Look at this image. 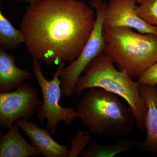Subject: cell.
<instances>
[{
	"label": "cell",
	"mask_w": 157,
	"mask_h": 157,
	"mask_svg": "<svg viewBox=\"0 0 157 157\" xmlns=\"http://www.w3.org/2000/svg\"><path fill=\"white\" fill-rule=\"evenodd\" d=\"M14 123L6 134H0V157H29L41 155L39 150L22 137Z\"/></svg>",
	"instance_id": "cell-11"
},
{
	"label": "cell",
	"mask_w": 157,
	"mask_h": 157,
	"mask_svg": "<svg viewBox=\"0 0 157 157\" xmlns=\"http://www.w3.org/2000/svg\"><path fill=\"white\" fill-rule=\"evenodd\" d=\"M137 82L140 84L155 86L157 85V61L143 72L138 77Z\"/></svg>",
	"instance_id": "cell-17"
},
{
	"label": "cell",
	"mask_w": 157,
	"mask_h": 157,
	"mask_svg": "<svg viewBox=\"0 0 157 157\" xmlns=\"http://www.w3.org/2000/svg\"><path fill=\"white\" fill-rule=\"evenodd\" d=\"M42 103L37 90L26 82L15 90L0 93V127L9 128L18 119L30 120Z\"/></svg>",
	"instance_id": "cell-7"
},
{
	"label": "cell",
	"mask_w": 157,
	"mask_h": 157,
	"mask_svg": "<svg viewBox=\"0 0 157 157\" xmlns=\"http://www.w3.org/2000/svg\"><path fill=\"white\" fill-rule=\"evenodd\" d=\"M25 41L22 31L15 29L0 11V46L6 51H11Z\"/></svg>",
	"instance_id": "cell-14"
},
{
	"label": "cell",
	"mask_w": 157,
	"mask_h": 157,
	"mask_svg": "<svg viewBox=\"0 0 157 157\" xmlns=\"http://www.w3.org/2000/svg\"><path fill=\"white\" fill-rule=\"evenodd\" d=\"M136 0H109L104 26L127 27L142 34L157 35V27L147 23L136 12Z\"/></svg>",
	"instance_id": "cell-8"
},
{
	"label": "cell",
	"mask_w": 157,
	"mask_h": 157,
	"mask_svg": "<svg viewBox=\"0 0 157 157\" xmlns=\"http://www.w3.org/2000/svg\"><path fill=\"white\" fill-rule=\"evenodd\" d=\"M33 70L41 88L42 96V103L38 108L37 117L41 124L46 120L45 128L52 135H55L59 122L70 125L78 117L77 112L73 107H63L59 104L62 96L59 68L52 74L53 78L48 81L42 73L41 61L33 59Z\"/></svg>",
	"instance_id": "cell-6"
},
{
	"label": "cell",
	"mask_w": 157,
	"mask_h": 157,
	"mask_svg": "<svg viewBox=\"0 0 157 157\" xmlns=\"http://www.w3.org/2000/svg\"><path fill=\"white\" fill-rule=\"evenodd\" d=\"M14 2H18V1H24L25 2H28L30 4L31 3L36 2H38V1H40V0H13Z\"/></svg>",
	"instance_id": "cell-18"
},
{
	"label": "cell",
	"mask_w": 157,
	"mask_h": 157,
	"mask_svg": "<svg viewBox=\"0 0 157 157\" xmlns=\"http://www.w3.org/2000/svg\"><path fill=\"white\" fill-rule=\"evenodd\" d=\"M91 6L95 9V24L90 36L81 53L73 62L65 67V63L59 64L62 96L69 97L75 92L77 80L90 63L104 53L105 42L103 30L107 5L103 0H91Z\"/></svg>",
	"instance_id": "cell-5"
},
{
	"label": "cell",
	"mask_w": 157,
	"mask_h": 157,
	"mask_svg": "<svg viewBox=\"0 0 157 157\" xmlns=\"http://www.w3.org/2000/svg\"><path fill=\"white\" fill-rule=\"evenodd\" d=\"M138 91L147 107L145 121L147 136L139 145L141 149L157 155V88L140 84Z\"/></svg>",
	"instance_id": "cell-10"
},
{
	"label": "cell",
	"mask_w": 157,
	"mask_h": 157,
	"mask_svg": "<svg viewBox=\"0 0 157 157\" xmlns=\"http://www.w3.org/2000/svg\"><path fill=\"white\" fill-rule=\"evenodd\" d=\"M94 10L78 0H40L30 4L21 22L33 59L46 64L73 62L92 33Z\"/></svg>",
	"instance_id": "cell-1"
},
{
	"label": "cell",
	"mask_w": 157,
	"mask_h": 157,
	"mask_svg": "<svg viewBox=\"0 0 157 157\" xmlns=\"http://www.w3.org/2000/svg\"><path fill=\"white\" fill-rule=\"evenodd\" d=\"M137 15L147 23L157 27V0H136Z\"/></svg>",
	"instance_id": "cell-15"
},
{
	"label": "cell",
	"mask_w": 157,
	"mask_h": 157,
	"mask_svg": "<svg viewBox=\"0 0 157 157\" xmlns=\"http://www.w3.org/2000/svg\"><path fill=\"white\" fill-rule=\"evenodd\" d=\"M137 141L132 139H121L112 145H102L94 140L90 143L87 149H84L79 155L82 157H112L119 154L125 152L134 148Z\"/></svg>",
	"instance_id": "cell-13"
},
{
	"label": "cell",
	"mask_w": 157,
	"mask_h": 157,
	"mask_svg": "<svg viewBox=\"0 0 157 157\" xmlns=\"http://www.w3.org/2000/svg\"><path fill=\"white\" fill-rule=\"evenodd\" d=\"M90 140L89 133L86 131L78 132L76 135L71 138L72 147L70 150L68 157H77L88 144Z\"/></svg>",
	"instance_id": "cell-16"
},
{
	"label": "cell",
	"mask_w": 157,
	"mask_h": 157,
	"mask_svg": "<svg viewBox=\"0 0 157 157\" xmlns=\"http://www.w3.org/2000/svg\"><path fill=\"white\" fill-rule=\"evenodd\" d=\"M76 112L90 131L102 137L124 138L136 124L130 107L115 94L100 88H91L85 93Z\"/></svg>",
	"instance_id": "cell-2"
},
{
	"label": "cell",
	"mask_w": 157,
	"mask_h": 157,
	"mask_svg": "<svg viewBox=\"0 0 157 157\" xmlns=\"http://www.w3.org/2000/svg\"><path fill=\"white\" fill-rule=\"evenodd\" d=\"M14 123L24 132L31 144L36 147L43 156L68 157L69 147L59 144L54 140L48 129L42 128L35 123L21 118L17 120Z\"/></svg>",
	"instance_id": "cell-9"
},
{
	"label": "cell",
	"mask_w": 157,
	"mask_h": 157,
	"mask_svg": "<svg viewBox=\"0 0 157 157\" xmlns=\"http://www.w3.org/2000/svg\"><path fill=\"white\" fill-rule=\"evenodd\" d=\"M113 64L111 59L105 53L96 57L86 68L84 75L78 78L75 92L80 95L85 90L97 87L121 97L132 109L137 128L143 132L147 107L138 91L140 84L126 73L117 69Z\"/></svg>",
	"instance_id": "cell-4"
},
{
	"label": "cell",
	"mask_w": 157,
	"mask_h": 157,
	"mask_svg": "<svg viewBox=\"0 0 157 157\" xmlns=\"http://www.w3.org/2000/svg\"><path fill=\"white\" fill-rule=\"evenodd\" d=\"M103 34L104 53L131 78L139 77L157 61V35L136 33L127 27L104 26Z\"/></svg>",
	"instance_id": "cell-3"
},
{
	"label": "cell",
	"mask_w": 157,
	"mask_h": 157,
	"mask_svg": "<svg viewBox=\"0 0 157 157\" xmlns=\"http://www.w3.org/2000/svg\"><path fill=\"white\" fill-rule=\"evenodd\" d=\"M15 57L10 55L0 46V93L11 91L24 81L32 78L28 70L17 67Z\"/></svg>",
	"instance_id": "cell-12"
}]
</instances>
